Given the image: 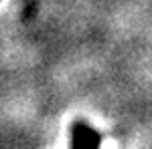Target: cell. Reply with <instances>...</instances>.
I'll use <instances>...</instances> for the list:
<instances>
[{
	"mask_svg": "<svg viewBox=\"0 0 152 149\" xmlns=\"http://www.w3.org/2000/svg\"><path fill=\"white\" fill-rule=\"evenodd\" d=\"M71 139H73V149H99L102 145V135L83 121L73 123Z\"/></svg>",
	"mask_w": 152,
	"mask_h": 149,
	"instance_id": "cell-1",
	"label": "cell"
}]
</instances>
